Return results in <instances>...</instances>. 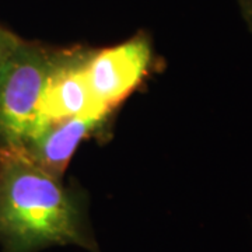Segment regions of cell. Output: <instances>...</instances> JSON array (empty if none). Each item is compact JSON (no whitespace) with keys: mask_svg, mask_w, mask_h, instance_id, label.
Here are the masks:
<instances>
[{"mask_svg":"<svg viewBox=\"0 0 252 252\" xmlns=\"http://www.w3.org/2000/svg\"><path fill=\"white\" fill-rule=\"evenodd\" d=\"M52 245L99 252L87 219V199L38 165L23 147H1V250L38 252Z\"/></svg>","mask_w":252,"mask_h":252,"instance_id":"1","label":"cell"},{"mask_svg":"<svg viewBox=\"0 0 252 252\" xmlns=\"http://www.w3.org/2000/svg\"><path fill=\"white\" fill-rule=\"evenodd\" d=\"M55 49L21 39L0 62V149L23 147L42 129L39 105Z\"/></svg>","mask_w":252,"mask_h":252,"instance_id":"2","label":"cell"},{"mask_svg":"<svg viewBox=\"0 0 252 252\" xmlns=\"http://www.w3.org/2000/svg\"><path fill=\"white\" fill-rule=\"evenodd\" d=\"M152 62L153 48L144 32L118 45L89 49L86 74L95 107L112 114L149 76Z\"/></svg>","mask_w":252,"mask_h":252,"instance_id":"3","label":"cell"},{"mask_svg":"<svg viewBox=\"0 0 252 252\" xmlns=\"http://www.w3.org/2000/svg\"><path fill=\"white\" fill-rule=\"evenodd\" d=\"M89 49H55L54 63L46 77L39 105L42 126L99 111L91 95L86 59ZM108 114V112H104Z\"/></svg>","mask_w":252,"mask_h":252,"instance_id":"4","label":"cell"},{"mask_svg":"<svg viewBox=\"0 0 252 252\" xmlns=\"http://www.w3.org/2000/svg\"><path fill=\"white\" fill-rule=\"evenodd\" d=\"M111 114L93 112L45 126L23 149L45 171L62 178L83 140L102 130Z\"/></svg>","mask_w":252,"mask_h":252,"instance_id":"5","label":"cell"},{"mask_svg":"<svg viewBox=\"0 0 252 252\" xmlns=\"http://www.w3.org/2000/svg\"><path fill=\"white\" fill-rule=\"evenodd\" d=\"M23 38L16 35L6 27L0 26V62L20 44Z\"/></svg>","mask_w":252,"mask_h":252,"instance_id":"6","label":"cell"},{"mask_svg":"<svg viewBox=\"0 0 252 252\" xmlns=\"http://www.w3.org/2000/svg\"><path fill=\"white\" fill-rule=\"evenodd\" d=\"M238 7L243 14L244 21L247 23L248 30L252 32V0H237Z\"/></svg>","mask_w":252,"mask_h":252,"instance_id":"7","label":"cell"}]
</instances>
